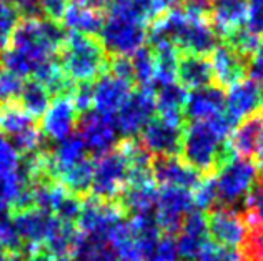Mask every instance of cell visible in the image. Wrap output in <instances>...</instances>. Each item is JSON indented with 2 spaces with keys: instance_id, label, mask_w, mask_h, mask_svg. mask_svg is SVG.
I'll list each match as a JSON object with an SVG mask.
<instances>
[{
  "instance_id": "bcb514c9",
  "label": "cell",
  "mask_w": 263,
  "mask_h": 261,
  "mask_svg": "<svg viewBox=\"0 0 263 261\" xmlns=\"http://www.w3.org/2000/svg\"><path fill=\"white\" fill-rule=\"evenodd\" d=\"M212 0H185L183 12L192 18H206L210 15Z\"/></svg>"
},
{
  "instance_id": "f546056e",
  "label": "cell",
  "mask_w": 263,
  "mask_h": 261,
  "mask_svg": "<svg viewBox=\"0 0 263 261\" xmlns=\"http://www.w3.org/2000/svg\"><path fill=\"white\" fill-rule=\"evenodd\" d=\"M70 255L72 261H117L105 239L84 235L80 231L70 250Z\"/></svg>"
},
{
  "instance_id": "603a6c76",
  "label": "cell",
  "mask_w": 263,
  "mask_h": 261,
  "mask_svg": "<svg viewBox=\"0 0 263 261\" xmlns=\"http://www.w3.org/2000/svg\"><path fill=\"white\" fill-rule=\"evenodd\" d=\"M87 158V148L79 135H72L68 138L57 143L52 152H47V171L50 180L59 178L67 170H70L77 163Z\"/></svg>"
},
{
  "instance_id": "f6af8a7d",
  "label": "cell",
  "mask_w": 263,
  "mask_h": 261,
  "mask_svg": "<svg viewBox=\"0 0 263 261\" xmlns=\"http://www.w3.org/2000/svg\"><path fill=\"white\" fill-rule=\"evenodd\" d=\"M250 80L263 87V38H260L258 49L252 55V60L247 68Z\"/></svg>"
},
{
  "instance_id": "7c38bea8",
  "label": "cell",
  "mask_w": 263,
  "mask_h": 261,
  "mask_svg": "<svg viewBox=\"0 0 263 261\" xmlns=\"http://www.w3.org/2000/svg\"><path fill=\"white\" fill-rule=\"evenodd\" d=\"M12 222L24 243V250L27 248L32 253L44 248L47 238L50 236L55 225L59 223V218H55L52 213L45 210L33 207L29 210L15 211Z\"/></svg>"
},
{
  "instance_id": "6da1fadb",
  "label": "cell",
  "mask_w": 263,
  "mask_h": 261,
  "mask_svg": "<svg viewBox=\"0 0 263 261\" xmlns=\"http://www.w3.org/2000/svg\"><path fill=\"white\" fill-rule=\"evenodd\" d=\"M59 22L47 18H25L18 22L9 47L2 52V68L18 77H30L40 65L55 58L65 40Z\"/></svg>"
},
{
  "instance_id": "ffe728a7",
  "label": "cell",
  "mask_w": 263,
  "mask_h": 261,
  "mask_svg": "<svg viewBox=\"0 0 263 261\" xmlns=\"http://www.w3.org/2000/svg\"><path fill=\"white\" fill-rule=\"evenodd\" d=\"M152 178L162 188L193 190L200 182L195 170L177 156H162L152 165Z\"/></svg>"
},
{
  "instance_id": "f1b7e54d",
  "label": "cell",
  "mask_w": 263,
  "mask_h": 261,
  "mask_svg": "<svg viewBox=\"0 0 263 261\" xmlns=\"http://www.w3.org/2000/svg\"><path fill=\"white\" fill-rule=\"evenodd\" d=\"M157 88L158 90L157 95H154V98H155V110L158 112V116L175 123H182L186 90L180 84H177V82Z\"/></svg>"
},
{
  "instance_id": "b9f144b4",
  "label": "cell",
  "mask_w": 263,
  "mask_h": 261,
  "mask_svg": "<svg viewBox=\"0 0 263 261\" xmlns=\"http://www.w3.org/2000/svg\"><path fill=\"white\" fill-rule=\"evenodd\" d=\"M247 207L250 222L263 231V185L253 190V193L247 200Z\"/></svg>"
},
{
  "instance_id": "83f0119b",
  "label": "cell",
  "mask_w": 263,
  "mask_h": 261,
  "mask_svg": "<svg viewBox=\"0 0 263 261\" xmlns=\"http://www.w3.org/2000/svg\"><path fill=\"white\" fill-rule=\"evenodd\" d=\"M120 196H122V208L127 210L130 215H138V213L154 211L158 191L155 188L154 180H145V182L128 183Z\"/></svg>"
},
{
  "instance_id": "9c48e42d",
  "label": "cell",
  "mask_w": 263,
  "mask_h": 261,
  "mask_svg": "<svg viewBox=\"0 0 263 261\" xmlns=\"http://www.w3.org/2000/svg\"><path fill=\"white\" fill-rule=\"evenodd\" d=\"M155 222L162 233L174 235L180 230L183 218L193 210L192 191L182 188H162L155 203Z\"/></svg>"
},
{
  "instance_id": "8d00e7d4",
  "label": "cell",
  "mask_w": 263,
  "mask_h": 261,
  "mask_svg": "<svg viewBox=\"0 0 263 261\" xmlns=\"http://www.w3.org/2000/svg\"><path fill=\"white\" fill-rule=\"evenodd\" d=\"M145 261H180L177 242L174 235H160V238L152 245Z\"/></svg>"
},
{
  "instance_id": "4dcf8cb0",
  "label": "cell",
  "mask_w": 263,
  "mask_h": 261,
  "mask_svg": "<svg viewBox=\"0 0 263 261\" xmlns=\"http://www.w3.org/2000/svg\"><path fill=\"white\" fill-rule=\"evenodd\" d=\"M18 104L20 108L29 113L32 118H39L50 105V93L47 92V88L39 80H25L18 97Z\"/></svg>"
},
{
  "instance_id": "816d5d0a",
  "label": "cell",
  "mask_w": 263,
  "mask_h": 261,
  "mask_svg": "<svg viewBox=\"0 0 263 261\" xmlns=\"http://www.w3.org/2000/svg\"><path fill=\"white\" fill-rule=\"evenodd\" d=\"M5 261H25V258H22L18 253H9V256L5 258Z\"/></svg>"
},
{
  "instance_id": "74e56055",
  "label": "cell",
  "mask_w": 263,
  "mask_h": 261,
  "mask_svg": "<svg viewBox=\"0 0 263 261\" xmlns=\"http://www.w3.org/2000/svg\"><path fill=\"white\" fill-rule=\"evenodd\" d=\"M192 200H193V208L198 211L212 208L213 203L218 202L213 176L203 178V180H200L197 183V187L192 190Z\"/></svg>"
},
{
  "instance_id": "2e32d148",
  "label": "cell",
  "mask_w": 263,
  "mask_h": 261,
  "mask_svg": "<svg viewBox=\"0 0 263 261\" xmlns=\"http://www.w3.org/2000/svg\"><path fill=\"white\" fill-rule=\"evenodd\" d=\"M77 123L79 112L72 104L70 95H60V97H55L53 102H50V105L42 115L40 132L47 138L59 143L73 135Z\"/></svg>"
},
{
  "instance_id": "4316f807",
  "label": "cell",
  "mask_w": 263,
  "mask_h": 261,
  "mask_svg": "<svg viewBox=\"0 0 263 261\" xmlns=\"http://www.w3.org/2000/svg\"><path fill=\"white\" fill-rule=\"evenodd\" d=\"M177 78L180 80V85L185 90L186 88L197 90V88L210 85V82L213 80L210 62L202 55H183L182 58H178Z\"/></svg>"
},
{
  "instance_id": "ba28073f",
  "label": "cell",
  "mask_w": 263,
  "mask_h": 261,
  "mask_svg": "<svg viewBox=\"0 0 263 261\" xmlns=\"http://www.w3.org/2000/svg\"><path fill=\"white\" fill-rule=\"evenodd\" d=\"M154 113L155 98L152 90L140 88V90L130 93L125 104L120 107V110L114 116L117 133L127 136V138L138 135L143 127L154 118Z\"/></svg>"
},
{
  "instance_id": "d6986e66",
  "label": "cell",
  "mask_w": 263,
  "mask_h": 261,
  "mask_svg": "<svg viewBox=\"0 0 263 261\" xmlns=\"http://www.w3.org/2000/svg\"><path fill=\"white\" fill-rule=\"evenodd\" d=\"M183 113L190 122H206L225 113V93L218 85H206L186 93Z\"/></svg>"
},
{
  "instance_id": "ee69618b",
  "label": "cell",
  "mask_w": 263,
  "mask_h": 261,
  "mask_svg": "<svg viewBox=\"0 0 263 261\" xmlns=\"http://www.w3.org/2000/svg\"><path fill=\"white\" fill-rule=\"evenodd\" d=\"M70 98L79 113H85L92 110V84H79L75 88H72Z\"/></svg>"
},
{
  "instance_id": "f5cc1de1",
  "label": "cell",
  "mask_w": 263,
  "mask_h": 261,
  "mask_svg": "<svg viewBox=\"0 0 263 261\" xmlns=\"http://www.w3.org/2000/svg\"><path fill=\"white\" fill-rule=\"evenodd\" d=\"M257 155H258L260 165L263 167V138H261V142H260V147H258V150H257Z\"/></svg>"
},
{
  "instance_id": "d4e9b609",
  "label": "cell",
  "mask_w": 263,
  "mask_h": 261,
  "mask_svg": "<svg viewBox=\"0 0 263 261\" xmlns=\"http://www.w3.org/2000/svg\"><path fill=\"white\" fill-rule=\"evenodd\" d=\"M247 0H212V24L218 35L228 37L245 25Z\"/></svg>"
},
{
  "instance_id": "44dd1931",
  "label": "cell",
  "mask_w": 263,
  "mask_h": 261,
  "mask_svg": "<svg viewBox=\"0 0 263 261\" xmlns=\"http://www.w3.org/2000/svg\"><path fill=\"white\" fill-rule=\"evenodd\" d=\"M212 77L217 82L218 87H230L241 80L247 70L245 57L235 52L230 45H217L212 50L210 57Z\"/></svg>"
},
{
  "instance_id": "8992f818",
  "label": "cell",
  "mask_w": 263,
  "mask_h": 261,
  "mask_svg": "<svg viewBox=\"0 0 263 261\" xmlns=\"http://www.w3.org/2000/svg\"><path fill=\"white\" fill-rule=\"evenodd\" d=\"M0 135L12 143L20 156L35 153L42 147V132L35 118L15 105L0 108Z\"/></svg>"
},
{
  "instance_id": "9a60e30c",
  "label": "cell",
  "mask_w": 263,
  "mask_h": 261,
  "mask_svg": "<svg viewBox=\"0 0 263 261\" xmlns=\"http://www.w3.org/2000/svg\"><path fill=\"white\" fill-rule=\"evenodd\" d=\"M263 110V87L252 80H240L228 87L225 93V115L235 122H243Z\"/></svg>"
},
{
  "instance_id": "3957f363",
  "label": "cell",
  "mask_w": 263,
  "mask_h": 261,
  "mask_svg": "<svg viewBox=\"0 0 263 261\" xmlns=\"http://www.w3.org/2000/svg\"><path fill=\"white\" fill-rule=\"evenodd\" d=\"M59 65L65 77L77 84H92L107 68L105 49L99 40L80 33L67 35L59 50Z\"/></svg>"
},
{
  "instance_id": "f907efd6",
  "label": "cell",
  "mask_w": 263,
  "mask_h": 261,
  "mask_svg": "<svg viewBox=\"0 0 263 261\" xmlns=\"http://www.w3.org/2000/svg\"><path fill=\"white\" fill-rule=\"evenodd\" d=\"M75 2H80V4H85V5H90V7H95V9H99L100 5H105L110 0H75Z\"/></svg>"
},
{
  "instance_id": "7bdbcfd3",
  "label": "cell",
  "mask_w": 263,
  "mask_h": 261,
  "mask_svg": "<svg viewBox=\"0 0 263 261\" xmlns=\"http://www.w3.org/2000/svg\"><path fill=\"white\" fill-rule=\"evenodd\" d=\"M39 5L42 18L52 20V22H60L68 5H70V0H39Z\"/></svg>"
},
{
  "instance_id": "7a4b0ae2",
  "label": "cell",
  "mask_w": 263,
  "mask_h": 261,
  "mask_svg": "<svg viewBox=\"0 0 263 261\" xmlns=\"http://www.w3.org/2000/svg\"><path fill=\"white\" fill-rule=\"evenodd\" d=\"M233 122L223 113L206 122H190L182 132L180 152L197 173H209L223 160Z\"/></svg>"
},
{
  "instance_id": "d6a6232c",
  "label": "cell",
  "mask_w": 263,
  "mask_h": 261,
  "mask_svg": "<svg viewBox=\"0 0 263 261\" xmlns=\"http://www.w3.org/2000/svg\"><path fill=\"white\" fill-rule=\"evenodd\" d=\"M132 80H135L140 88L152 90L155 87V57L150 49H140L130 57Z\"/></svg>"
},
{
  "instance_id": "ac0fdd59",
  "label": "cell",
  "mask_w": 263,
  "mask_h": 261,
  "mask_svg": "<svg viewBox=\"0 0 263 261\" xmlns=\"http://www.w3.org/2000/svg\"><path fill=\"white\" fill-rule=\"evenodd\" d=\"M180 235L175 239L178 256L183 261H193L210 242L209 228H206V216L203 211L192 210L183 218L180 226Z\"/></svg>"
},
{
  "instance_id": "836d02e7",
  "label": "cell",
  "mask_w": 263,
  "mask_h": 261,
  "mask_svg": "<svg viewBox=\"0 0 263 261\" xmlns=\"http://www.w3.org/2000/svg\"><path fill=\"white\" fill-rule=\"evenodd\" d=\"M20 22V13L10 2L0 0V53L10 44V38Z\"/></svg>"
},
{
  "instance_id": "f35d334b",
  "label": "cell",
  "mask_w": 263,
  "mask_h": 261,
  "mask_svg": "<svg viewBox=\"0 0 263 261\" xmlns=\"http://www.w3.org/2000/svg\"><path fill=\"white\" fill-rule=\"evenodd\" d=\"M240 251L235 248H227V246L217 245L209 242V245L200 251V255L193 261H241Z\"/></svg>"
},
{
  "instance_id": "5bb4252c",
  "label": "cell",
  "mask_w": 263,
  "mask_h": 261,
  "mask_svg": "<svg viewBox=\"0 0 263 261\" xmlns=\"http://www.w3.org/2000/svg\"><path fill=\"white\" fill-rule=\"evenodd\" d=\"M182 123H175L157 116L152 118L140 132L142 148L145 152L162 156H175L182 145Z\"/></svg>"
},
{
  "instance_id": "8fae6325",
  "label": "cell",
  "mask_w": 263,
  "mask_h": 261,
  "mask_svg": "<svg viewBox=\"0 0 263 261\" xmlns=\"http://www.w3.org/2000/svg\"><path fill=\"white\" fill-rule=\"evenodd\" d=\"M122 208L114 202H103L99 198H88L82 203L79 215V231L84 235L97 236L107 242L108 233L122 222Z\"/></svg>"
},
{
  "instance_id": "d590c367",
  "label": "cell",
  "mask_w": 263,
  "mask_h": 261,
  "mask_svg": "<svg viewBox=\"0 0 263 261\" xmlns=\"http://www.w3.org/2000/svg\"><path fill=\"white\" fill-rule=\"evenodd\" d=\"M228 45L232 47L235 52H238L241 57H247V55H253L255 50L258 49L260 44V35L253 33L252 30H248L247 27H240L238 30H235L233 33L227 37Z\"/></svg>"
},
{
  "instance_id": "4fadbf2b",
  "label": "cell",
  "mask_w": 263,
  "mask_h": 261,
  "mask_svg": "<svg viewBox=\"0 0 263 261\" xmlns=\"http://www.w3.org/2000/svg\"><path fill=\"white\" fill-rule=\"evenodd\" d=\"M77 125L80 130L79 136L84 142L87 152L97 156L112 152L117 140H119L114 118L97 113L95 110H88V112L82 113V118Z\"/></svg>"
},
{
  "instance_id": "11a10c76",
  "label": "cell",
  "mask_w": 263,
  "mask_h": 261,
  "mask_svg": "<svg viewBox=\"0 0 263 261\" xmlns=\"http://www.w3.org/2000/svg\"><path fill=\"white\" fill-rule=\"evenodd\" d=\"M180 2H185V0H167V4H180Z\"/></svg>"
},
{
  "instance_id": "681fc988",
  "label": "cell",
  "mask_w": 263,
  "mask_h": 261,
  "mask_svg": "<svg viewBox=\"0 0 263 261\" xmlns=\"http://www.w3.org/2000/svg\"><path fill=\"white\" fill-rule=\"evenodd\" d=\"M25 261H53V258L44 250H39V251H32L29 258H25Z\"/></svg>"
},
{
  "instance_id": "30bf717a",
  "label": "cell",
  "mask_w": 263,
  "mask_h": 261,
  "mask_svg": "<svg viewBox=\"0 0 263 261\" xmlns=\"http://www.w3.org/2000/svg\"><path fill=\"white\" fill-rule=\"evenodd\" d=\"M206 228L209 236L213 243L235 248L245 245L248 239V226L243 216L230 207H218L210 211L206 216Z\"/></svg>"
},
{
  "instance_id": "db71d44e",
  "label": "cell",
  "mask_w": 263,
  "mask_h": 261,
  "mask_svg": "<svg viewBox=\"0 0 263 261\" xmlns=\"http://www.w3.org/2000/svg\"><path fill=\"white\" fill-rule=\"evenodd\" d=\"M7 256H9V253H7L4 246L0 245V261H5V258H7Z\"/></svg>"
},
{
  "instance_id": "ab89813d",
  "label": "cell",
  "mask_w": 263,
  "mask_h": 261,
  "mask_svg": "<svg viewBox=\"0 0 263 261\" xmlns=\"http://www.w3.org/2000/svg\"><path fill=\"white\" fill-rule=\"evenodd\" d=\"M20 162V155L17 150L12 147V143L0 135V178L15 171Z\"/></svg>"
},
{
  "instance_id": "277c9868",
  "label": "cell",
  "mask_w": 263,
  "mask_h": 261,
  "mask_svg": "<svg viewBox=\"0 0 263 261\" xmlns=\"http://www.w3.org/2000/svg\"><path fill=\"white\" fill-rule=\"evenodd\" d=\"M217 188V198L225 207H237L247 200L257 188L258 167L250 158H230L220 167L213 176Z\"/></svg>"
},
{
  "instance_id": "cb8c5ba5",
  "label": "cell",
  "mask_w": 263,
  "mask_h": 261,
  "mask_svg": "<svg viewBox=\"0 0 263 261\" xmlns=\"http://www.w3.org/2000/svg\"><path fill=\"white\" fill-rule=\"evenodd\" d=\"M263 138V113L253 115L240 122V125L232 130L227 147L238 158H248L257 153Z\"/></svg>"
},
{
  "instance_id": "e575fe53",
  "label": "cell",
  "mask_w": 263,
  "mask_h": 261,
  "mask_svg": "<svg viewBox=\"0 0 263 261\" xmlns=\"http://www.w3.org/2000/svg\"><path fill=\"white\" fill-rule=\"evenodd\" d=\"M24 78L5 68H0V105H12L20 97L24 87Z\"/></svg>"
},
{
  "instance_id": "7dc6e473",
  "label": "cell",
  "mask_w": 263,
  "mask_h": 261,
  "mask_svg": "<svg viewBox=\"0 0 263 261\" xmlns=\"http://www.w3.org/2000/svg\"><path fill=\"white\" fill-rule=\"evenodd\" d=\"M247 256L250 261H263V231H255L247 239Z\"/></svg>"
},
{
  "instance_id": "52a82bcc",
  "label": "cell",
  "mask_w": 263,
  "mask_h": 261,
  "mask_svg": "<svg viewBox=\"0 0 263 261\" xmlns=\"http://www.w3.org/2000/svg\"><path fill=\"white\" fill-rule=\"evenodd\" d=\"M128 183V163L120 150H112L93 162L92 190L93 198L112 202L123 193Z\"/></svg>"
},
{
  "instance_id": "c3c4849f",
  "label": "cell",
  "mask_w": 263,
  "mask_h": 261,
  "mask_svg": "<svg viewBox=\"0 0 263 261\" xmlns=\"http://www.w3.org/2000/svg\"><path fill=\"white\" fill-rule=\"evenodd\" d=\"M110 70H112L110 73L117 75V77L132 82V64L128 57H117L110 65Z\"/></svg>"
},
{
  "instance_id": "e0dca14e",
  "label": "cell",
  "mask_w": 263,
  "mask_h": 261,
  "mask_svg": "<svg viewBox=\"0 0 263 261\" xmlns=\"http://www.w3.org/2000/svg\"><path fill=\"white\" fill-rule=\"evenodd\" d=\"M132 93V82L114 73L100 75L92 85V108L97 113L114 118Z\"/></svg>"
},
{
  "instance_id": "9f6ffc18",
  "label": "cell",
  "mask_w": 263,
  "mask_h": 261,
  "mask_svg": "<svg viewBox=\"0 0 263 261\" xmlns=\"http://www.w3.org/2000/svg\"><path fill=\"white\" fill-rule=\"evenodd\" d=\"M57 261H72L70 256H62V258H57Z\"/></svg>"
},
{
  "instance_id": "484cf974",
  "label": "cell",
  "mask_w": 263,
  "mask_h": 261,
  "mask_svg": "<svg viewBox=\"0 0 263 261\" xmlns=\"http://www.w3.org/2000/svg\"><path fill=\"white\" fill-rule=\"evenodd\" d=\"M62 22H64L65 29H68L72 33L92 37L100 32L103 17L99 12V9H95V7L73 2L65 10L64 17H62Z\"/></svg>"
},
{
  "instance_id": "7402d4cb",
  "label": "cell",
  "mask_w": 263,
  "mask_h": 261,
  "mask_svg": "<svg viewBox=\"0 0 263 261\" xmlns=\"http://www.w3.org/2000/svg\"><path fill=\"white\" fill-rule=\"evenodd\" d=\"M167 7V0H110L107 13L148 25L160 18Z\"/></svg>"
},
{
  "instance_id": "60d3db41",
  "label": "cell",
  "mask_w": 263,
  "mask_h": 261,
  "mask_svg": "<svg viewBox=\"0 0 263 261\" xmlns=\"http://www.w3.org/2000/svg\"><path fill=\"white\" fill-rule=\"evenodd\" d=\"M245 27L253 33H263V0H250L247 2Z\"/></svg>"
},
{
  "instance_id": "5b68a950",
  "label": "cell",
  "mask_w": 263,
  "mask_h": 261,
  "mask_svg": "<svg viewBox=\"0 0 263 261\" xmlns=\"http://www.w3.org/2000/svg\"><path fill=\"white\" fill-rule=\"evenodd\" d=\"M100 40L105 52H110L117 57H132L145 47L148 38L147 25L134 22V20L108 15L103 18L100 29Z\"/></svg>"
},
{
  "instance_id": "1f68e13d",
  "label": "cell",
  "mask_w": 263,
  "mask_h": 261,
  "mask_svg": "<svg viewBox=\"0 0 263 261\" xmlns=\"http://www.w3.org/2000/svg\"><path fill=\"white\" fill-rule=\"evenodd\" d=\"M92 175H93V162L85 158L84 162L77 163L65 173H62L57 180L67 191H70L75 196L85 195L92 185Z\"/></svg>"
}]
</instances>
